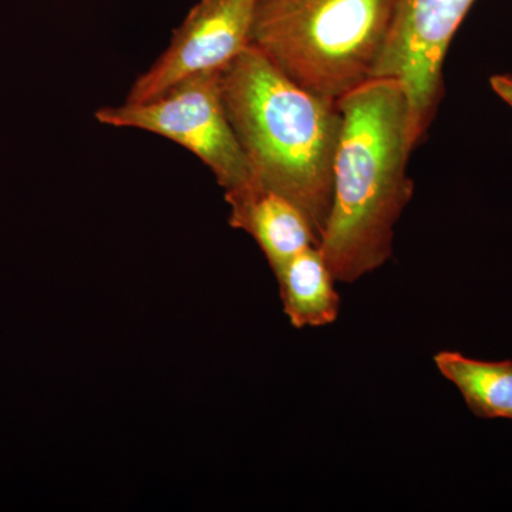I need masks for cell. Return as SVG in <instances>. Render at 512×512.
Segmentation results:
<instances>
[{
  "mask_svg": "<svg viewBox=\"0 0 512 512\" xmlns=\"http://www.w3.org/2000/svg\"><path fill=\"white\" fill-rule=\"evenodd\" d=\"M229 205V225L255 239L275 276L295 256L319 247V238L292 201L258 184H248L225 192Z\"/></svg>",
  "mask_w": 512,
  "mask_h": 512,
  "instance_id": "52a82bcc",
  "label": "cell"
},
{
  "mask_svg": "<svg viewBox=\"0 0 512 512\" xmlns=\"http://www.w3.org/2000/svg\"><path fill=\"white\" fill-rule=\"evenodd\" d=\"M493 92L512 110V76L511 74H494L490 79Z\"/></svg>",
  "mask_w": 512,
  "mask_h": 512,
  "instance_id": "30bf717a",
  "label": "cell"
},
{
  "mask_svg": "<svg viewBox=\"0 0 512 512\" xmlns=\"http://www.w3.org/2000/svg\"><path fill=\"white\" fill-rule=\"evenodd\" d=\"M94 117L104 126L136 128L173 141L207 165L225 192L252 183L225 111L221 72L195 74L143 103L100 107Z\"/></svg>",
  "mask_w": 512,
  "mask_h": 512,
  "instance_id": "277c9868",
  "label": "cell"
},
{
  "mask_svg": "<svg viewBox=\"0 0 512 512\" xmlns=\"http://www.w3.org/2000/svg\"><path fill=\"white\" fill-rule=\"evenodd\" d=\"M394 0H256L251 45L316 96L339 101L375 76Z\"/></svg>",
  "mask_w": 512,
  "mask_h": 512,
  "instance_id": "3957f363",
  "label": "cell"
},
{
  "mask_svg": "<svg viewBox=\"0 0 512 512\" xmlns=\"http://www.w3.org/2000/svg\"><path fill=\"white\" fill-rule=\"evenodd\" d=\"M433 360L477 417L512 420V360L484 362L450 350L437 353Z\"/></svg>",
  "mask_w": 512,
  "mask_h": 512,
  "instance_id": "9c48e42d",
  "label": "cell"
},
{
  "mask_svg": "<svg viewBox=\"0 0 512 512\" xmlns=\"http://www.w3.org/2000/svg\"><path fill=\"white\" fill-rule=\"evenodd\" d=\"M474 3L394 0L392 26L373 79H394L404 87L413 148L426 136L439 110L448 47Z\"/></svg>",
  "mask_w": 512,
  "mask_h": 512,
  "instance_id": "5b68a950",
  "label": "cell"
},
{
  "mask_svg": "<svg viewBox=\"0 0 512 512\" xmlns=\"http://www.w3.org/2000/svg\"><path fill=\"white\" fill-rule=\"evenodd\" d=\"M255 8L256 0H198L126 101L143 103L195 74L222 72L251 46Z\"/></svg>",
  "mask_w": 512,
  "mask_h": 512,
  "instance_id": "8992f818",
  "label": "cell"
},
{
  "mask_svg": "<svg viewBox=\"0 0 512 512\" xmlns=\"http://www.w3.org/2000/svg\"><path fill=\"white\" fill-rule=\"evenodd\" d=\"M276 279L285 315L293 328H320L338 319L340 298L336 281L319 247L295 256Z\"/></svg>",
  "mask_w": 512,
  "mask_h": 512,
  "instance_id": "ba28073f",
  "label": "cell"
},
{
  "mask_svg": "<svg viewBox=\"0 0 512 512\" xmlns=\"http://www.w3.org/2000/svg\"><path fill=\"white\" fill-rule=\"evenodd\" d=\"M342 131L333 201L319 248L335 281L352 284L389 261L394 227L413 197L409 100L400 82L372 79L338 101Z\"/></svg>",
  "mask_w": 512,
  "mask_h": 512,
  "instance_id": "6da1fadb",
  "label": "cell"
},
{
  "mask_svg": "<svg viewBox=\"0 0 512 512\" xmlns=\"http://www.w3.org/2000/svg\"><path fill=\"white\" fill-rule=\"evenodd\" d=\"M222 99L252 183L278 192L322 239L333 201L342 114L286 77L255 46L221 72Z\"/></svg>",
  "mask_w": 512,
  "mask_h": 512,
  "instance_id": "7a4b0ae2",
  "label": "cell"
}]
</instances>
